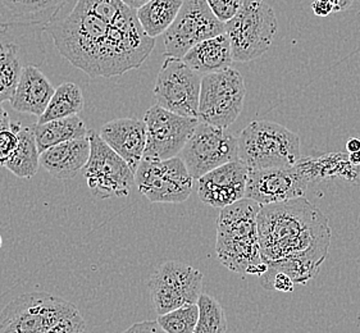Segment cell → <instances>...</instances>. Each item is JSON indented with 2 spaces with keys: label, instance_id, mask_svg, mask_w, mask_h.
Masks as SVG:
<instances>
[{
  "label": "cell",
  "instance_id": "obj_1",
  "mask_svg": "<svg viewBox=\"0 0 360 333\" xmlns=\"http://www.w3.org/2000/svg\"><path fill=\"white\" fill-rule=\"evenodd\" d=\"M44 29L58 51L91 79H110L137 70L155 46L136 9L123 0H77L68 15Z\"/></svg>",
  "mask_w": 360,
  "mask_h": 333
},
{
  "label": "cell",
  "instance_id": "obj_2",
  "mask_svg": "<svg viewBox=\"0 0 360 333\" xmlns=\"http://www.w3.org/2000/svg\"><path fill=\"white\" fill-rule=\"evenodd\" d=\"M258 232L263 261L296 285L317 275L331 244L328 218L304 196L262 207Z\"/></svg>",
  "mask_w": 360,
  "mask_h": 333
},
{
  "label": "cell",
  "instance_id": "obj_3",
  "mask_svg": "<svg viewBox=\"0 0 360 333\" xmlns=\"http://www.w3.org/2000/svg\"><path fill=\"white\" fill-rule=\"evenodd\" d=\"M262 205L244 197L221 209L216 252L224 267L240 275L262 277L268 270L260 250L258 214Z\"/></svg>",
  "mask_w": 360,
  "mask_h": 333
},
{
  "label": "cell",
  "instance_id": "obj_4",
  "mask_svg": "<svg viewBox=\"0 0 360 333\" xmlns=\"http://www.w3.org/2000/svg\"><path fill=\"white\" fill-rule=\"evenodd\" d=\"M238 159L249 171L290 168L302 158L300 138L285 126L269 121H254L238 138Z\"/></svg>",
  "mask_w": 360,
  "mask_h": 333
},
{
  "label": "cell",
  "instance_id": "obj_5",
  "mask_svg": "<svg viewBox=\"0 0 360 333\" xmlns=\"http://www.w3.org/2000/svg\"><path fill=\"white\" fill-rule=\"evenodd\" d=\"M278 23L266 0H243L238 13L226 22L235 62H252L266 54L274 43Z\"/></svg>",
  "mask_w": 360,
  "mask_h": 333
},
{
  "label": "cell",
  "instance_id": "obj_6",
  "mask_svg": "<svg viewBox=\"0 0 360 333\" xmlns=\"http://www.w3.org/2000/svg\"><path fill=\"white\" fill-rule=\"evenodd\" d=\"M79 314L76 305L46 292L15 297L0 312V333H46Z\"/></svg>",
  "mask_w": 360,
  "mask_h": 333
},
{
  "label": "cell",
  "instance_id": "obj_7",
  "mask_svg": "<svg viewBox=\"0 0 360 333\" xmlns=\"http://www.w3.org/2000/svg\"><path fill=\"white\" fill-rule=\"evenodd\" d=\"M246 87L243 74L235 68L208 73L202 77L199 121L227 129L243 112Z\"/></svg>",
  "mask_w": 360,
  "mask_h": 333
},
{
  "label": "cell",
  "instance_id": "obj_8",
  "mask_svg": "<svg viewBox=\"0 0 360 333\" xmlns=\"http://www.w3.org/2000/svg\"><path fill=\"white\" fill-rule=\"evenodd\" d=\"M90 158L84 168L87 188L99 199L127 197L135 185V172L95 131H89Z\"/></svg>",
  "mask_w": 360,
  "mask_h": 333
},
{
  "label": "cell",
  "instance_id": "obj_9",
  "mask_svg": "<svg viewBox=\"0 0 360 333\" xmlns=\"http://www.w3.org/2000/svg\"><path fill=\"white\" fill-rule=\"evenodd\" d=\"M194 178L180 157L171 159H145L135 172V185L152 203L180 204L193 192Z\"/></svg>",
  "mask_w": 360,
  "mask_h": 333
},
{
  "label": "cell",
  "instance_id": "obj_10",
  "mask_svg": "<svg viewBox=\"0 0 360 333\" xmlns=\"http://www.w3.org/2000/svg\"><path fill=\"white\" fill-rule=\"evenodd\" d=\"M153 306L158 315L184 305L198 304L202 294V273L177 261L160 264L148 283Z\"/></svg>",
  "mask_w": 360,
  "mask_h": 333
},
{
  "label": "cell",
  "instance_id": "obj_11",
  "mask_svg": "<svg viewBox=\"0 0 360 333\" xmlns=\"http://www.w3.org/2000/svg\"><path fill=\"white\" fill-rule=\"evenodd\" d=\"M226 32V23L219 21L207 0H184L179 15L163 34L165 56L184 58L193 46Z\"/></svg>",
  "mask_w": 360,
  "mask_h": 333
},
{
  "label": "cell",
  "instance_id": "obj_12",
  "mask_svg": "<svg viewBox=\"0 0 360 333\" xmlns=\"http://www.w3.org/2000/svg\"><path fill=\"white\" fill-rule=\"evenodd\" d=\"M202 77L184 59L166 57L159 70L154 96L162 108L181 116H199Z\"/></svg>",
  "mask_w": 360,
  "mask_h": 333
},
{
  "label": "cell",
  "instance_id": "obj_13",
  "mask_svg": "<svg viewBox=\"0 0 360 333\" xmlns=\"http://www.w3.org/2000/svg\"><path fill=\"white\" fill-rule=\"evenodd\" d=\"M179 157L193 178L199 180L218 166L238 159V138L226 129L199 122Z\"/></svg>",
  "mask_w": 360,
  "mask_h": 333
},
{
  "label": "cell",
  "instance_id": "obj_14",
  "mask_svg": "<svg viewBox=\"0 0 360 333\" xmlns=\"http://www.w3.org/2000/svg\"><path fill=\"white\" fill-rule=\"evenodd\" d=\"M146 148L145 159H171L179 157L194 133L199 118L185 117L153 105L145 113Z\"/></svg>",
  "mask_w": 360,
  "mask_h": 333
},
{
  "label": "cell",
  "instance_id": "obj_15",
  "mask_svg": "<svg viewBox=\"0 0 360 333\" xmlns=\"http://www.w3.org/2000/svg\"><path fill=\"white\" fill-rule=\"evenodd\" d=\"M310 182L297 164L249 171L245 197L264 207L303 197Z\"/></svg>",
  "mask_w": 360,
  "mask_h": 333
},
{
  "label": "cell",
  "instance_id": "obj_16",
  "mask_svg": "<svg viewBox=\"0 0 360 333\" xmlns=\"http://www.w3.org/2000/svg\"><path fill=\"white\" fill-rule=\"evenodd\" d=\"M249 168L233 160L204 174L198 181V195L205 205L224 209L245 197Z\"/></svg>",
  "mask_w": 360,
  "mask_h": 333
},
{
  "label": "cell",
  "instance_id": "obj_17",
  "mask_svg": "<svg viewBox=\"0 0 360 333\" xmlns=\"http://www.w3.org/2000/svg\"><path fill=\"white\" fill-rule=\"evenodd\" d=\"M71 0H0V32L15 27L46 26Z\"/></svg>",
  "mask_w": 360,
  "mask_h": 333
},
{
  "label": "cell",
  "instance_id": "obj_18",
  "mask_svg": "<svg viewBox=\"0 0 360 333\" xmlns=\"http://www.w3.org/2000/svg\"><path fill=\"white\" fill-rule=\"evenodd\" d=\"M101 138L127 162L134 172L144 158L146 124L137 118H120L101 127Z\"/></svg>",
  "mask_w": 360,
  "mask_h": 333
},
{
  "label": "cell",
  "instance_id": "obj_19",
  "mask_svg": "<svg viewBox=\"0 0 360 333\" xmlns=\"http://www.w3.org/2000/svg\"><path fill=\"white\" fill-rule=\"evenodd\" d=\"M90 138H75L51 146L40 154V166L58 180H71L87 164L90 158Z\"/></svg>",
  "mask_w": 360,
  "mask_h": 333
},
{
  "label": "cell",
  "instance_id": "obj_20",
  "mask_svg": "<svg viewBox=\"0 0 360 333\" xmlns=\"http://www.w3.org/2000/svg\"><path fill=\"white\" fill-rule=\"evenodd\" d=\"M54 91L49 79L37 67L27 65L22 71L11 105L18 113L41 117Z\"/></svg>",
  "mask_w": 360,
  "mask_h": 333
},
{
  "label": "cell",
  "instance_id": "obj_21",
  "mask_svg": "<svg viewBox=\"0 0 360 333\" xmlns=\"http://www.w3.org/2000/svg\"><path fill=\"white\" fill-rule=\"evenodd\" d=\"M182 59L199 74L224 71L230 68L233 62L230 39L226 32L207 39L193 46Z\"/></svg>",
  "mask_w": 360,
  "mask_h": 333
},
{
  "label": "cell",
  "instance_id": "obj_22",
  "mask_svg": "<svg viewBox=\"0 0 360 333\" xmlns=\"http://www.w3.org/2000/svg\"><path fill=\"white\" fill-rule=\"evenodd\" d=\"M310 183L340 177L346 181H355L359 176V166H354L345 152H328L319 158H300L296 163Z\"/></svg>",
  "mask_w": 360,
  "mask_h": 333
},
{
  "label": "cell",
  "instance_id": "obj_23",
  "mask_svg": "<svg viewBox=\"0 0 360 333\" xmlns=\"http://www.w3.org/2000/svg\"><path fill=\"white\" fill-rule=\"evenodd\" d=\"M40 154L37 148L34 127H22L18 131V145L0 166L20 178H31L40 166Z\"/></svg>",
  "mask_w": 360,
  "mask_h": 333
},
{
  "label": "cell",
  "instance_id": "obj_24",
  "mask_svg": "<svg viewBox=\"0 0 360 333\" xmlns=\"http://www.w3.org/2000/svg\"><path fill=\"white\" fill-rule=\"evenodd\" d=\"M34 133L39 152H43L51 146L75 138H85L89 131L79 116H72L54 119L45 124H37L34 126Z\"/></svg>",
  "mask_w": 360,
  "mask_h": 333
},
{
  "label": "cell",
  "instance_id": "obj_25",
  "mask_svg": "<svg viewBox=\"0 0 360 333\" xmlns=\"http://www.w3.org/2000/svg\"><path fill=\"white\" fill-rule=\"evenodd\" d=\"M184 0H149L136 11L137 18L149 37L163 35L180 12Z\"/></svg>",
  "mask_w": 360,
  "mask_h": 333
},
{
  "label": "cell",
  "instance_id": "obj_26",
  "mask_svg": "<svg viewBox=\"0 0 360 333\" xmlns=\"http://www.w3.org/2000/svg\"><path fill=\"white\" fill-rule=\"evenodd\" d=\"M84 107L85 99L81 87L73 82H63L56 89L43 116L39 117L37 124L77 116L79 112H82Z\"/></svg>",
  "mask_w": 360,
  "mask_h": 333
},
{
  "label": "cell",
  "instance_id": "obj_27",
  "mask_svg": "<svg viewBox=\"0 0 360 333\" xmlns=\"http://www.w3.org/2000/svg\"><path fill=\"white\" fill-rule=\"evenodd\" d=\"M18 45L11 41H0V104L11 102L21 79V60Z\"/></svg>",
  "mask_w": 360,
  "mask_h": 333
},
{
  "label": "cell",
  "instance_id": "obj_28",
  "mask_svg": "<svg viewBox=\"0 0 360 333\" xmlns=\"http://www.w3.org/2000/svg\"><path fill=\"white\" fill-rule=\"evenodd\" d=\"M199 319L194 333H226L227 317L222 305L208 294H202L198 301Z\"/></svg>",
  "mask_w": 360,
  "mask_h": 333
},
{
  "label": "cell",
  "instance_id": "obj_29",
  "mask_svg": "<svg viewBox=\"0 0 360 333\" xmlns=\"http://www.w3.org/2000/svg\"><path fill=\"white\" fill-rule=\"evenodd\" d=\"M199 319L198 304H188L159 315L157 322L166 333H194Z\"/></svg>",
  "mask_w": 360,
  "mask_h": 333
},
{
  "label": "cell",
  "instance_id": "obj_30",
  "mask_svg": "<svg viewBox=\"0 0 360 333\" xmlns=\"http://www.w3.org/2000/svg\"><path fill=\"white\" fill-rule=\"evenodd\" d=\"M260 283L266 290L281 291V292H292L294 285H295L288 275L271 267L264 275L260 277Z\"/></svg>",
  "mask_w": 360,
  "mask_h": 333
},
{
  "label": "cell",
  "instance_id": "obj_31",
  "mask_svg": "<svg viewBox=\"0 0 360 333\" xmlns=\"http://www.w3.org/2000/svg\"><path fill=\"white\" fill-rule=\"evenodd\" d=\"M21 129L20 122H12L11 129L0 132V163L15 152L18 145V131Z\"/></svg>",
  "mask_w": 360,
  "mask_h": 333
},
{
  "label": "cell",
  "instance_id": "obj_32",
  "mask_svg": "<svg viewBox=\"0 0 360 333\" xmlns=\"http://www.w3.org/2000/svg\"><path fill=\"white\" fill-rule=\"evenodd\" d=\"M207 1L217 18L224 23L233 18L243 4V0H207Z\"/></svg>",
  "mask_w": 360,
  "mask_h": 333
},
{
  "label": "cell",
  "instance_id": "obj_33",
  "mask_svg": "<svg viewBox=\"0 0 360 333\" xmlns=\"http://www.w3.org/2000/svg\"><path fill=\"white\" fill-rule=\"evenodd\" d=\"M85 320L81 314L76 317L65 319V322L59 323L58 326L51 328V331L46 333H84L85 332Z\"/></svg>",
  "mask_w": 360,
  "mask_h": 333
},
{
  "label": "cell",
  "instance_id": "obj_34",
  "mask_svg": "<svg viewBox=\"0 0 360 333\" xmlns=\"http://www.w3.org/2000/svg\"><path fill=\"white\" fill-rule=\"evenodd\" d=\"M311 11L318 17H327L333 13V4L331 0H314L311 3Z\"/></svg>",
  "mask_w": 360,
  "mask_h": 333
},
{
  "label": "cell",
  "instance_id": "obj_35",
  "mask_svg": "<svg viewBox=\"0 0 360 333\" xmlns=\"http://www.w3.org/2000/svg\"><path fill=\"white\" fill-rule=\"evenodd\" d=\"M153 328H154V320H145V322H139L132 325L122 333H153Z\"/></svg>",
  "mask_w": 360,
  "mask_h": 333
},
{
  "label": "cell",
  "instance_id": "obj_36",
  "mask_svg": "<svg viewBox=\"0 0 360 333\" xmlns=\"http://www.w3.org/2000/svg\"><path fill=\"white\" fill-rule=\"evenodd\" d=\"M354 1L355 0H331V3L333 4V13L345 12L353 6Z\"/></svg>",
  "mask_w": 360,
  "mask_h": 333
},
{
  "label": "cell",
  "instance_id": "obj_37",
  "mask_svg": "<svg viewBox=\"0 0 360 333\" xmlns=\"http://www.w3.org/2000/svg\"><path fill=\"white\" fill-rule=\"evenodd\" d=\"M11 124H12V122H11V118L8 116L7 110L3 108V105L0 104V132L11 129Z\"/></svg>",
  "mask_w": 360,
  "mask_h": 333
},
{
  "label": "cell",
  "instance_id": "obj_38",
  "mask_svg": "<svg viewBox=\"0 0 360 333\" xmlns=\"http://www.w3.org/2000/svg\"><path fill=\"white\" fill-rule=\"evenodd\" d=\"M346 150L349 154L352 152H359L360 150V140L359 138H349L346 143Z\"/></svg>",
  "mask_w": 360,
  "mask_h": 333
},
{
  "label": "cell",
  "instance_id": "obj_39",
  "mask_svg": "<svg viewBox=\"0 0 360 333\" xmlns=\"http://www.w3.org/2000/svg\"><path fill=\"white\" fill-rule=\"evenodd\" d=\"M149 0H123V3H126L129 7L132 9H139L140 7H143L144 4H146Z\"/></svg>",
  "mask_w": 360,
  "mask_h": 333
},
{
  "label": "cell",
  "instance_id": "obj_40",
  "mask_svg": "<svg viewBox=\"0 0 360 333\" xmlns=\"http://www.w3.org/2000/svg\"><path fill=\"white\" fill-rule=\"evenodd\" d=\"M349 160H350V163L354 164V166H360V150L359 152H352V154H349Z\"/></svg>",
  "mask_w": 360,
  "mask_h": 333
},
{
  "label": "cell",
  "instance_id": "obj_41",
  "mask_svg": "<svg viewBox=\"0 0 360 333\" xmlns=\"http://www.w3.org/2000/svg\"><path fill=\"white\" fill-rule=\"evenodd\" d=\"M153 333H166L163 329H162V327L159 326L158 322L155 320L154 322V328H153Z\"/></svg>",
  "mask_w": 360,
  "mask_h": 333
},
{
  "label": "cell",
  "instance_id": "obj_42",
  "mask_svg": "<svg viewBox=\"0 0 360 333\" xmlns=\"http://www.w3.org/2000/svg\"><path fill=\"white\" fill-rule=\"evenodd\" d=\"M1 245H3V240H1V236H0V249H1Z\"/></svg>",
  "mask_w": 360,
  "mask_h": 333
},
{
  "label": "cell",
  "instance_id": "obj_43",
  "mask_svg": "<svg viewBox=\"0 0 360 333\" xmlns=\"http://www.w3.org/2000/svg\"><path fill=\"white\" fill-rule=\"evenodd\" d=\"M358 1H359V3H360V0H358Z\"/></svg>",
  "mask_w": 360,
  "mask_h": 333
}]
</instances>
